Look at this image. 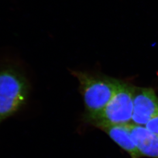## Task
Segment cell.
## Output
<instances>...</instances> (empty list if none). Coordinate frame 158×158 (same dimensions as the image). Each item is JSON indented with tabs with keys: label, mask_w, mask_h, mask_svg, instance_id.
Here are the masks:
<instances>
[{
	"label": "cell",
	"mask_w": 158,
	"mask_h": 158,
	"mask_svg": "<svg viewBox=\"0 0 158 158\" xmlns=\"http://www.w3.org/2000/svg\"><path fill=\"white\" fill-rule=\"evenodd\" d=\"M29 92L28 82L16 65L0 69V124L23 108Z\"/></svg>",
	"instance_id": "1"
},
{
	"label": "cell",
	"mask_w": 158,
	"mask_h": 158,
	"mask_svg": "<svg viewBox=\"0 0 158 158\" xmlns=\"http://www.w3.org/2000/svg\"><path fill=\"white\" fill-rule=\"evenodd\" d=\"M99 128L104 131L113 141L130 154L131 158H141V155L132 139L130 124L109 125L102 126Z\"/></svg>",
	"instance_id": "6"
},
{
	"label": "cell",
	"mask_w": 158,
	"mask_h": 158,
	"mask_svg": "<svg viewBox=\"0 0 158 158\" xmlns=\"http://www.w3.org/2000/svg\"><path fill=\"white\" fill-rule=\"evenodd\" d=\"M145 127L151 132L158 136V115L151 119Z\"/></svg>",
	"instance_id": "7"
},
{
	"label": "cell",
	"mask_w": 158,
	"mask_h": 158,
	"mask_svg": "<svg viewBox=\"0 0 158 158\" xmlns=\"http://www.w3.org/2000/svg\"><path fill=\"white\" fill-rule=\"evenodd\" d=\"M132 139L140 155L149 158H158V136L145 126L130 124Z\"/></svg>",
	"instance_id": "5"
},
{
	"label": "cell",
	"mask_w": 158,
	"mask_h": 158,
	"mask_svg": "<svg viewBox=\"0 0 158 158\" xmlns=\"http://www.w3.org/2000/svg\"><path fill=\"white\" fill-rule=\"evenodd\" d=\"M158 115V97L152 88L134 87L132 124L145 126Z\"/></svg>",
	"instance_id": "4"
},
{
	"label": "cell",
	"mask_w": 158,
	"mask_h": 158,
	"mask_svg": "<svg viewBox=\"0 0 158 158\" xmlns=\"http://www.w3.org/2000/svg\"><path fill=\"white\" fill-rule=\"evenodd\" d=\"M72 74L79 81L87 119L89 121L102 113L111 100L117 90L119 80L79 71L73 72Z\"/></svg>",
	"instance_id": "2"
},
{
	"label": "cell",
	"mask_w": 158,
	"mask_h": 158,
	"mask_svg": "<svg viewBox=\"0 0 158 158\" xmlns=\"http://www.w3.org/2000/svg\"><path fill=\"white\" fill-rule=\"evenodd\" d=\"M134 85L119 80L114 95L102 113L89 121L100 128L109 125L132 123Z\"/></svg>",
	"instance_id": "3"
}]
</instances>
